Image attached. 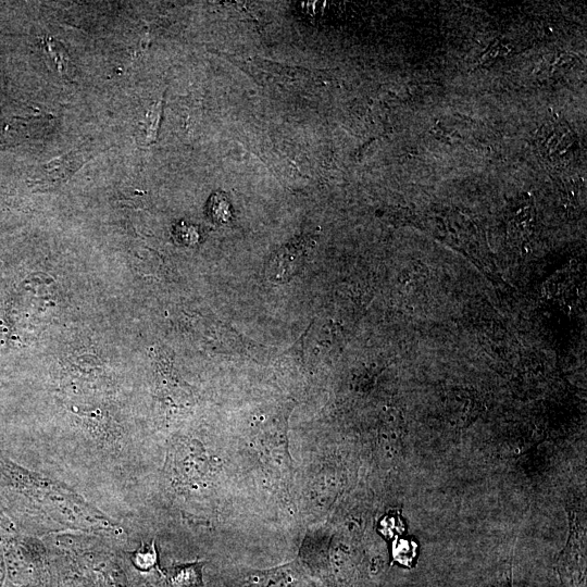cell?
I'll return each instance as SVG.
<instances>
[{"instance_id": "6da1fadb", "label": "cell", "mask_w": 587, "mask_h": 587, "mask_svg": "<svg viewBox=\"0 0 587 587\" xmlns=\"http://www.w3.org/2000/svg\"><path fill=\"white\" fill-rule=\"evenodd\" d=\"M0 485L51 526L116 533L117 524L71 488L13 462L0 452Z\"/></svg>"}, {"instance_id": "7a4b0ae2", "label": "cell", "mask_w": 587, "mask_h": 587, "mask_svg": "<svg viewBox=\"0 0 587 587\" xmlns=\"http://www.w3.org/2000/svg\"><path fill=\"white\" fill-rule=\"evenodd\" d=\"M209 466L208 457L197 441H179L171 449L168 467L175 485L198 487L205 480Z\"/></svg>"}, {"instance_id": "3957f363", "label": "cell", "mask_w": 587, "mask_h": 587, "mask_svg": "<svg viewBox=\"0 0 587 587\" xmlns=\"http://www.w3.org/2000/svg\"><path fill=\"white\" fill-rule=\"evenodd\" d=\"M96 153L91 148H80L50 161L40 168L34 185L39 189H49L64 183Z\"/></svg>"}, {"instance_id": "277c9868", "label": "cell", "mask_w": 587, "mask_h": 587, "mask_svg": "<svg viewBox=\"0 0 587 587\" xmlns=\"http://www.w3.org/2000/svg\"><path fill=\"white\" fill-rule=\"evenodd\" d=\"M302 257V246L286 247L275 253V257L272 258L266 267V274L275 282L287 280L297 272L298 267H300Z\"/></svg>"}, {"instance_id": "5b68a950", "label": "cell", "mask_w": 587, "mask_h": 587, "mask_svg": "<svg viewBox=\"0 0 587 587\" xmlns=\"http://www.w3.org/2000/svg\"><path fill=\"white\" fill-rule=\"evenodd\" d=\"M200 569L197 563L173 566L165 575L164 587H201Z\"/></svg>"}, {"instance_id": "8992f818", "label": "cell", "mask_w": 587, "mask_h": 587, "mask_svg": "<svg viewBox=\"0 0 587 587\" xmlns=\"http://www.w3.org/2000/svg\"><path fill=\"white\" fill-rule=\"evenodd\" d=\"M133 562L140 570H148L153 566L155 562L153 545L137 550L133 555Z\"/></svg>"}, {"instance_id": "52a82bcc", "label": "cell", "mask_w": 587, "mask_h": 587, "mask_svg": "<svg viewBox=\"0 0 587 587\" xmlns=\"http://www.w3.org/2000/svg\"><path fill=\"white\" fill-rule=\"evenodd\" d=\"M0 528L4 530H14V525L11 522V520L3 513V511L0 509Z\"/></svg>"}, {"instance_id": "ba28073f", "label": "cell", "mask_w": 587, "mask_h": 587, "mask_svg": "<svg viewBox=\"0 0 587 587\" xmlns=\"http://www.w3.org/2000/svg\"><path fill=\"white\" fill-rule=\"evenodd\" d=\"M504 587H511V586H510V583H507V584L504 585Z\"/></svg>"}]
</instances>
